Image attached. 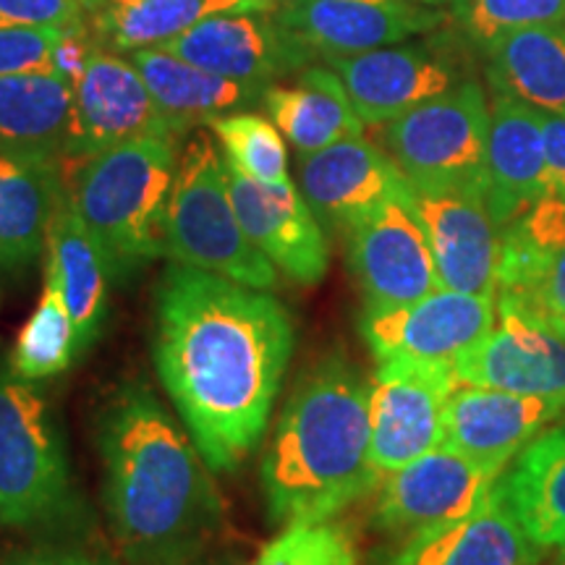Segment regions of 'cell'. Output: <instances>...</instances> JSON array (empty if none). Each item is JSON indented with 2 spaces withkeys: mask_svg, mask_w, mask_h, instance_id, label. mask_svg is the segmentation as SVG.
<instances>
[{
  "mask_svg": "<svg viewBox=\"0 0 565 565\" xmlns=\"http://www.w3.org/2000/svg\"><path fill=\"white\" fill-rule=\"evenodd\" d=\"M294 349V317L273 291L179 263L154 282V370L215 475L265 437Z\"/></svg>",
  "mask_w": 565,
  "mask_h": 565,
  "instance_id": "obj_1",
  "label": "cell"
},
{
  "mask_svg": "<svg viewBox=\"0 0 565 565\" xmlns=\"http://www.w3.org/2000/svg\"><path fill=\"white\" fill-rule=\"evenodd\" d=\"M103 508L126 565H173L223 547L228 526L215 471L154 391L124 380L95 414Z\"/></svg>",
  "mask_w": 565,
  "mask_h": 565,
  "instance_id": "obj_2",
  "label": "cell"
},
{
  "mask_svg": "<svg viewBox=\"0 0 565 565\" xmlns=\"http://www.w3.org/2000/svg\"><path fill=\"white\" fill-rule=\"evenodd\" d=\"M273 524L335 519L380 484L370 458V385L341 353L301 374L263 458Z\"/></svg>",
  "mask_w": 565,
  "mask_h": 565,
  "instance_id": "obj_3",
  "label": "cell"
},
{
  "mask_svg": "<svg viewBox=\"0 0 565 565\" xmlns=\"http://www.w3.org/2000/svg\"><path fill=\"white\" fill-rule=\"evenodd\" d=\"M0 521L47 542L95 532L53 404L11 370H0Z\"/></svg>",
  "mask_w": 565,
  "mask_h": 565,
  "instance_id": "obj_4",
  "label": "cell"
},
{
  "mask_svg": "<svg viewBox=\"0 0 565 565\" xmlns=\"http://www.w3.org/2000/svg\"><path fill=\"white\" fill-rule=\"evenodd\" d=\"M179 145L175 137L124 141L76 162L66 183L71 204L108 254L116 282H129L166 254Z\"/></svg>",
  "mask_w": 565,
  "mask_h": 565,
  "instance_id": "obj_5",
  "label": "cell"
},
{
  "mask_svg": "<svg viewBox=\"0 0 565 565\" xmlns=\"http://www.w3.org/2000/svg\"><path fill=\"white\" fill-rule=\"evenodd\" d=\"M166 259L275 291L280 273L246 236L233 207L225 160L207 134L183 147L168 204Z\"/></svg>",
  "mask_w": 565,
  "mask_h": 565,
  "instance_id": "obj_6",
  "label": "cell"
},
{
  "mask_svg": "<svg viewBox=\"0 0 565 565\" xmlns=\"http://www.w3.org/2000/svg\"><path fill=\"white\" fill-rule=\"evenodd\" d=\"M383 141L408 186L487 194L490 105L479 82H458L393 118L383 126Z\"/></svg>",
  "mask_w": 565,
  "mask_h": 565,
  "instance_id": "obj_7",
  "label": "cell"
},
{
  "mask_svg": "<svg viewBox=\"0 0 565 565\" xmlns=\"http://www.w3.org/2000/svg\"><path fill=\"white\" fill-rule=\"evenodd\" d=\"M498 303L437 288L419 301L398 307H364L359 333L372 356L383 362L454 364L494 328Z\"/></svg>",
  "mask_w": 565,
  "mask_h": 565,
  "instance_id": "obj_8",
  "label": "cell"
},
{
  "mask_svg": "<svg viewBox=\"0 0 565 565\" xmlns=\"http://www.w3.org/2000/svg\"><path fill=\"white\" fill-rule=\"evenodd\" d=\"M454 364L383 362L370 383V458L380 477L443 445Z\"/></svg>",
  "mask_w": 565,
  "mask_h": 565,
  "instance_id": "obj_9",
  "label": "cell"
},
{
  "mask_svg": "<svg viewBox=\"0 0 565 565\" xmlns=\"http://www.w3.org/2000/svg\"><path fill=\"white\" fill-rule=\"evenodd\" d=\"M139 137L183 139L129 58L97 47L74 82L63 160L71 166Z\"/></svg>",
  "mask_w": 565,
  "mask_h": 565,
  "instance_id": "obj_10",
  "label": "cell"
},
{
  "mask_svg": "<svg viewBox=\"0 0 565 565\" xmlns=\"http://www.w3.org/2000/svg\"><path fill=\"white\" fill-rule=\"evenodd\" d=\"M494 482L498 477H490L458 450L437 445L380 479L374 526L395 542H406L475 513L490 498Z\"/></svg>",
  "mask_w": 565,
  "mask_h": 565,
  "instance_id": "obj_11",
  "label": "cell"
},
{
  "mask_svg": "<svg viewBox=\"0 0 565 565\" xmlns=\"http://www.w3.org/2000/svg\"><path fill=\"white\" fill-rule=\"evenodd\" d=\"M349 236V267L364 307H398L440 288L427 233L406 194L385 202Z\"/></svg>",
  "mask_w": 565,
  "mask_h": 565,
  "instance_id": "obj_12",
  "label": "cell"
},
{
  "mask_svg": "<svg viewBox=\"0 0 565 565\" xmlns=\"http://www.w3.org/2000/svg\"><path fill=\"white\" fill-rule=\"evenodd\" d=\"M408 202L427 233L440 288L494 299L503 228L494 223L484 194L408 186Z\"/></svg>",
  "mask_w": 565,
  "mask_h": 565,
  "instance_id": "obj_13",
  "label": "cell"
},
{
  "mask_svg": "<svg viewBox=\"0 0 565 565\" xmlns=\"http://www.w3.org/2000/svg\"><path fill=\"white\" fill-rule=\"evenodd\" d=\"M275 19L315 58L328 61L398 45L437 30L443 21L416 0H282Z\"/></svg>",
  "mask_w": 565,
  "mask_h": 565,
  "instance_id": "obj_14",
  "label": "cell"
},
{
  "mask_svg": "<svg viewBox=\"0 0 565 565\" xmlns=\"http://www.w3.org/2000/svg\"><path fill=\"white\" fill-rule=\"evenodd\" d=\"M233 207L249 242L296 286H317L330 265L324 225L294 181L263 183L225 162Z\"/></svg>",
  "mask_w": 565,
  "mask_h": 565,
  "instance_id": "obj_15",
  "label": "cell"
},
{
  "mask_svg": "<svg viewBox=\"0 0 565 565\" xmlns=\"http://www.w3.org/2000/svg\"><path fill=\"white\" fill-rule=\"evenodd\" d=\"M162 51L236 82L275 84L315 61L312 51L282 30L275 13H221L204 19Z\"/></svg>",
  "mask_w": 565,
  "mask_h": 565,
  "instance_id": "obj_16",
  "label": "cell"
},
{
  "mask_svg": "<svg viewBox=\"0 0 565 565\" xmlns=\"http://www.w3.org/2000/svg\"><path fill=\"white\" fill-rule=\"evenodd\" d=\"M458 385L547 398L565 408V341L547 324L498 307L494 328L456 362Z\"/></svg>",
  "mask_w": 565,
  "mask_h": 565,
  "instance_id": "obj_17",
  "label": "cell"
},
{
  "mask_svg": "<svg viewBox=\"0 0 565 565\" xmlns=\"http://www.w3.org/2000/svg\"><path fill=\"white\" fill-rule=\"evenodd\" d=\"M299 186L324 228L349 231L385 202L406 194L408 181L391 154L356 137L301 154Z\"/></svg>",
  "mask_w": 565,
  "mask_h": 565,
  "instance_id": "obj_18",
  "label": "cell"
},
{
  "mask_svg": "<svg viewBox=\"0 0 565 565\" xmlns=\"http://www.w3.org/2000/svg\"><path fill=\"white\" fill-rule=\"evenodd\" d=\"M563 412V406L547 398L458 385L445 404L443 445L458 450L490 477H500Z\"/></svg>",
  "mask_w": 565,
  "mask_h": 565,
  "instance_id": "obj_19",
  "label": "cell"
},
{
  "mask_svg": "<svg viewBox=\"0 0 565 565\" xmlns=\"http://www.w3.org/2000/svg\"><path fill=\"white\" fill-rule=\"evenodd\" d=\"M364 126H385L458 84L450 55L433 45H385L328 61Z\"/></svg>",
  "mask_w": 565,
  "mask_h": 565,
  "instance_id": "obj_20",
  "label": "cell"
},
{
  "mask_svg": "<svg viewBox=\"0 0 565 565\" xmlns=\"http://www.w3.org/2000/svg\"><path fill=\"white\" fill-rule=\"evenodd\" d=\"M545 553L494 482L475 513L398 542L377 565H545Z\"/></svg>",
  "mask_w": 565,
  "mask_h": 565,
  "instance_id": "obj_21",
  "label": "cell"
},
{
  "mask_svg": "<svg viewBox=\"0 0 565 565\" xmlns=\"http://www.w3.org/2000/svg\"><path fill=\"white\" fill-rule=\"evenodd\" d=\"M550 194L545 113L494 92L487 141V207L500 228Z\"/></svg>",
  "mask_w": 565,
  "mask_h": 565,
  "instance_id": "obj_22",
  "label": "cell"
},
{
  "mask_svg": "<svg viewBox=\"0 0 565 565\" xmlns=\"http://www.w3.org/2000/svg\"><path fill=\"white\" fill-rule=\"evenodd\" d=\"M45 275L61 288L63 301L76 330L79 356L100 341L108 322L113 267L79 212L71 204L68 189L55 210L45 244Z\"/></svg>",
  "mask_w": 565,
  "mask_h": 565,
  "instance_id": "obj_23",
  "label": "cell"
},
{
  "mask_svg": "<svg viewBox=\"0 0 565 565\" xmlns=\"http://www.w3.org/2000/svg\"><path fill=\"white\" fill-rule=\"evenodd\" d=\"M63 194L61 158L0 150V270H21L45 254Z\"/></svg>",
  "mask_w": 565,
  "mask_h": 565,
  "instance_id": "obj_24",
  "label": "cell"
},
{
  "mask_svg": "<svg viewBox=\"0 0 565 565\" xmlns=\"http://www.w3.org/2000/svg\"><path fill=\"white\" fill-rule=\"evenodd\" d=\"M129 61L137 66L158 108L166 113L181 137H186L196 126H207L212 118L257 108L265 100V89L270 87V84L236 82L212 74L162 47L134 51Z\"/></svg>",
  "mask_w": 565,
  "mask_h": 565,
  "instance_id": "obj_25",
  "label": "cell"
},
{
  "mask_svg": "<svg viewBox=\"0 0 565 565\" xmlns=\"http://www.w3.org/2000/svg\"><path fill=\"white\" fill-rule=\"evenodd\" d=\"M263 108L282 137L301 154H315L343 139L364 137V121L353 108L341 76L333 68L307 66L291 87L270 84Z\"/></svg>",
  "mask_w": 565,
  "mask_h": 565,
  "instance_id": "obj_26",
  "label": "cell"
},
{
  "mask_svg": "<svg viewBox=\"0 0 565 565\" xmlns=\"http://www.w3.org/2000/svg\"><path fill=\"white\" fill-rule=\"evenodd\" d=\"M508 505L540 547L565 542V422L542 429L498 477Z\"/></svg>",
  "mask_w": 565,
  "mask_h": 565,
  "instance_id": "obj_27",
  "label": "cell"
},
{
  "mask_svg": "<svg viewBox=\"0 0 565 565\" xmlns=\"http://www.w3.org/2000/svg\"><path fill=\"white\" fill-rule=\"evenodd\" d=\"M484 53L494 92L545 116H565V21L505 34Z\"/></svg>",
  "mask_w": 565,
  "mask_h": 565,
  "instance_id": "obj_28",
  "label": "cell"
},
{
  "mask_svg": "<svg viewBox=\"0 0 565 565\" xmlns=\"http://www.w3.org/2000/svg\"><path fill=\"white\" fill-rule=\"evenodd\" d=\"M278 9L280 0H121L97 13L95 40L110 53L147 51L168 45L210 17Z\"/></svg>",
  "mask_w": 565,
  "mask_h": 565,
  "instance_id": "obj_29",
  "label": "cell"
},
{
  "mask_svg": "<svg viewBox=\"0 0 565 565\" xmlns=\"http://www.w3.org/2000/svg\"><path fill=\"white\" fill-rule=\"evenodd\" d=\"M74 87L55 71L0 76V150L63 160Z\"/></svg>",
  "mask_w": 565,
  "mask_h": 565,
  "instance_id": "obj_30",
  "label": "cell"
},
{
  "mask_svg": "<svg viewBox=\"0 0 565 565\" xmlns=\"http://www.w3.org/2000/svg\"><path fill=\"white\" fill-rule=\"evenodd\" d=\"M79 356L76 349V330L63 301L61 288L51 275H45V286L38 309L19 330L11 351V372L21 380L40 383L66 372Z\"/></svg>",
  "mask_w": 565,
  "mask_h": 565,
  "instance_id": "obj_31",
  "label": "cell"
},
{
  "mask_svg": "<svg viewBox=\"0 0 565 565\" xmlns=\"http://www.w3.org/2000/svg\"><path fill=\"white\" fill-rule=\"evenodd\" d=\"M207 126L215 134L217 145L223 147L225 162L238 173L263 183L291 181L286 141L270 118L242 110L212 118Z\"/></svg>",
  "mask_w": 565,
  "mask_h": 565,
  "instance_id": "obj_32",
  "label": "cell"
},
{
  "mask_svg": "<svg viewBox=\"0 0 565 565\" xmlns=\"http://www.w3.org/2000/svg\"><path fill=\"white\" fill-rule=\"evenodd\" d=\"M249 565H359V542L338 519L282 526Z\"/></svg>",
  "mask_w": 565,
  "mask_h": 565,
  "instance_id": "obj_33",
  "label": "cell"
},
{
  "mask_svg": "<svg viewBox=\"0 0 565 565\" xmlns=\"http://www.w3.org/2000/svg\"><path fill=\"white\" fill-rule=\"evenodd\" d=\"M456 17L469 40L487 51L505 34L563 24L565 0H458Z\"/></svg>",
  "mask_w": 565,
  "mask_h": 565,
  "instance_id": "obj_34",
  "label": "cell"
},
{
  "mask_svg": "<svg viewBox=\"0 0 565 565\" xmlns=\"http://www.w3.org/2000/svg\"><path fill=\"white\" fill-rule=\"evenodd\" d=\"M71 30L58 26H0V76L53 71V53Z\"/></svg>",
  "mask_w": 565,
  "mask_h": 565,
  "instance_id": "obj_35",
  "label": "cell"
},
{
  "mask_svg": "<svg viewBox=\"0 0 565 565\" xmlns=\"http://www.w3.org/2000/svg\"><path fill=\"white\" fill-rule=\"evenodd\" d=\"M498 307H511L542 324L565 317V244L557 249L536 278L513 299H494Z\"/></svg>",
  "mask_w": 565,
  "mask_h": 565,
  "instance_id": "obj_36",
  "label": "cell"
},
{
  "mask_svg": "<svg viewBox=\"0 0 565 565\" xmlns=\"http://www.w3.org/2000/svg\"><path fill=\"white\" fill-rule=\"evenodd\" d=\"M79 0H0V26H84Z\"/></svg>",
  "mask_w": 565,
  "mask_h": 565,
  "instance_id": "obj_37",
  "label": "cell"
},
{
  "mask_svg": "<svg viewBox=\"0 0 565 565\" xmlns=\"http://www.w3.org/2000/svg\"><path fill=\"white\" fill-rule=\"evenodd\" d=\"M3 565H116V557L92 540H66L24 550L11 555Z\"/></svg>",
  "mask_w": 565,
  "mask_h": 565,
  "instance_id": "obj_38",
  "label": "cell"
},
{
  "mask_svg": "<svg viewBox=\"0 0 565 565\" xmlns=\"http://www.w3.org/2000/svg\"><path fill=\"white\" fill-rule=\"evenodd\" d=\"M545 154L550 194L565 200V116H545Z\"/></svg>",
  "mask_w": 565,
  "mask_h": 565,
  "instance_id": "obj_39",
  "label": "cell"
},
{
  "mask_svg": "<svg viewBox=\"0 0 565 565\" xmlns=\"http://www.w3.org/2000/svg\"><path fill=\"white\" fill-rule=\"evenodd\" d=\"M173 565H244V563H242V557H238L236 553H231V550L217 547V550H210V553H204L200 557H192V561L173 563Z\"/></svg>",
  "mask_w": 565,
  "mask_h": 565,
  "instance_id": "obj_40",
  "label": "cell"
},
{
  "mask_svg": "<svg viewBox=\"0 0 565 565\" xmlns=\"http://www.w3.org/2000/svg\"><path fill=\"white\" fill-rule=\"evenodd\" d=\"M547 328L553 330L555 335H561L563 341H565V317H557V320H553V322H547Z\"/></svg>",
  "mask_w": 565,
  "mask_h": 565,
  "instance_id": "obj_41",
  "label": "cell"
},
{
  "mask_svg": "<svg viewBox=\"0 0 565 565\" xmlns=\"http://www.w3.org/2000/svg\"><path fill=\"white\" fill-rule=\"evenodd\" d=\"M79 3L84 6V11H97L100 6L108 3V0H79Z\"/></svg>",
  "mask_w": 565,
  "mask_h": 565,
  "instance_id": "obj_42",
  "label": "cell"
},
{
  "mask_svg": "<svg viewBox=\"0 0 565 565\" xmlns=\"http://www.w3.org/2000/svg\"><path fill=\"white\" fill-rule=\"evenodd\" d=\"M553 565H565V542L561 545V553H557V557H555V563Z\"/></svg>",
  "mask_w": 565,
  "mask_h": 565,
  "instance_id": "obj_43",
  "label": "cell"
},
{
  "mask_svg": "<svg viewBox=\"0 0 565 565\" xmlns=\"http://www.w3.org/2000/svg\"><path fill=\"white\" fill-rule=\"evenodd\" d=\"M108 3H121V0H108Z\"/></svg>",
  "mask_w": 565,
  "mask_h": 565,
  "instance_id": "obj_44",
  "label": "cell"
},
{
  "mask_svg": "<svg viewBox=\"0 0 565 565\" xmlns=\"http://www.w3.org/2000/svg\"><path fill=\"white\" fill-rule=\"evenodd\" d=\"M280 3H282V0H280Z\"/></svg>",
  "mask_w": 565,
  "mask_h": 565,
  "instance_id": "obj_45",
  "label": "cell"
}]
</instances>
